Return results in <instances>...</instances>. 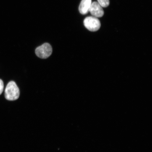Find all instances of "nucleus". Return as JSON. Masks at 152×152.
Returning a JSON list of instances; mask_svg holds the SVG:
<instances>
[{
    "instance_id": "4",
    "label": "nucleus",
    "mask_w": 152,
    "mask_h": 152,
    "mask_svg": "<svg viewBox=\"0 0 152 152\" xmlns=\"http://www.w3.org/2000/svg\"><path fill=\"white\" fill-rule=\"evenodd\" d=\"M93 16L96 18H101L104 15V11L102 7L97 2L94 1L91 4L90 11Z\"/></svg>"
},
{
    "instance_id": "1",
    "label": "nucleus",
    "mask_w": 152,
    "mask_h": 152,
    "mask_svg": "<svg viewBox=\"0 0 152 152\" xmlns=\"http://www.w3.org/2000/svg\"><path fill=\"white\" fill-rule=\"evenodd\" d=\"M20 91L16 83L11 81L7 84L5 91L6 99L9 101H14L20 96Z\"/></svg>"
},
{
    "instance_id": "5",
    "label": "nucleus",
    "mask_w": 152,
    "mask_h": 152,
    "mask_svg": "<svg viewBox=\"0 0 152 152\" xmlns=\"http://www.w3.org/2000/svg\"><path fill=\"white\" fill-rule=\"evenodd\" d=\"M92 0H82L79 7V11L81 14H86L90 11Z\"/></svg>"
},
{
    "instance_id": "6",
    "label": "nucleus",
    "mask_w": 152,
    "mask_h": 152,
    "mask_svg": "<svg viewBox=\"0 0 152 152\" xmlns=\"http://www.w3.org/2000/svg\"><path fill=\"white\" fill-rule=\"evenodd\" d=\"M98 3L102 7H106L110 4V0H97Z\"/></svg>"
},
{
    "instance_id": "3",
    "label": "nucleus",
    "mask_w": 152,
    "mask_h": 152,
    "mask_svg": "<svg viewBox=\"0 0 152 152\" xmlns=\"http://www.w3.org/2000/svg\"><path fill=\"white\" fill-rule=\"evenodd\" d=\"M52 51L51 45L49 43H46L37 47L35 50V53L39 58L45 59L48 58L51 56Z\"/></svg>"
},
{
    "instance_id": "2",
    "label": "nucleus",
    "mask_w": 152,
    "mask_h": 152,
    "mask_svg": "<svg viewBox=\"0 0 152 152\" xmlns=\"http://www.w3.org/2000/svg\"><path fill=\"white\" fill-rule=\"evenodd\" d=\"M84 26L91 31H96L99 29L101 23L99 19L94 16H89L85 19L83 21Z\"/></svg>"
},
{
    "instance_id": "7",
    "label": "nucleus",
    "mask_w": 152,
    "mask_h": 152,
    "mask_svg": "<svg viewBox=\"0 0 152 152\" xmlns=\"http://www.w3.org/2000/svg\"><path fill=\"white\" fill-rule=\"evenodd\" d=\"M4 83L2 80L0 79V95H1L4 89Z\"/></svg>"
}]
</instances>
